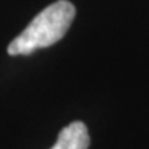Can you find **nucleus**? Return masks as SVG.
Instances as JSON below:
<instances>
[{"label": "nucleus", "instance_id": "obj_1", "mask_svg": "<svg viewBox=\"0 0 149 149\" xmlns=\"http://www.w3.org/2000/svg\"><path fill=\"white\" fill-rule=\"evenodd\" d=\"M74 15H76V9L69 0L53 2L44 8L26 26V29L9 43L8 53L11 56L31 55L38 49L58 43L70 29Z\"/></svg>", "mask_w": 149, "mask_h": 149}, {"label": "nucleus", "instance_id": "obj_2", "mask_svg": "<svg viewBox=\"0 0 149 149\" xmlns=\"http://www.w3.org/2000/svg\"><path fill=\"white\" fill-rule=\"evenodd\" d=\"M90 135L85 123L73 122L61 130L56 143L50 149H88Z\"/></svg>", "mask_w": 149, "mask_h": 149}]
</instances>
